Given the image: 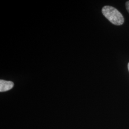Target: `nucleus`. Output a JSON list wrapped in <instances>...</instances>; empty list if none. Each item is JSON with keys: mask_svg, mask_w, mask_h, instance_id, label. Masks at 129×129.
<instances>
[{"mask_svg": "<svg viewBox=\"0 0 129 129\" xmlns=\"http://www.w3.org/2000/svg\"><path fill=\"white\" fill-rule=\"evenodd\" d=\"M128 70H129V63H128Z\"/></svg>", "mask_w": 129, "mask_h": 129, "instance_id": "obj_4", "label": "nucleus"}, {"mask_svg": "<svg viewBox=\"0 0 129 129\" xmlns=\"http://www.w3.org/2000/svg\"><path fill=\"white\" fill-rule=\"evenodd\" d=\"M14 83L10 81L0 80V91L5 92L11 89L14 87Z\"/></svg>", "mask_w": 129, "mask_h": 129, "instance_id": "obj_2", "label": "nucleus"}, {"mask_svg": "<svg viewBox=\"0 0 129 129\" xmlns=\"http://www.w3.org/2000/svg\"><path fill=\"white\" fill-rule=\"evenodd\" d=\"M102 13L106 18L114 25H120L124 22L122 14L113 7L105 6L102 9Z\"/></svg>", "mask_w": 129, "mask_h": 129, "instance_id": "obj_1", "label": "nucleus"}, {"mask_svg": "<svg viewBox=\"0 0 129 129\" xmlns=\"http://www.w3.org/2000/svg\"><path fill=\"white\" fill-rule=\"evenodd\" d=\"M126 7L127 10L128 11V12L129 13V1L127 2L126 3Z\"/></svg>", "mask_w": 129, "mask_h": 129, "instance_id": "obj_3", "label": "nucleus"}]
</instances>
